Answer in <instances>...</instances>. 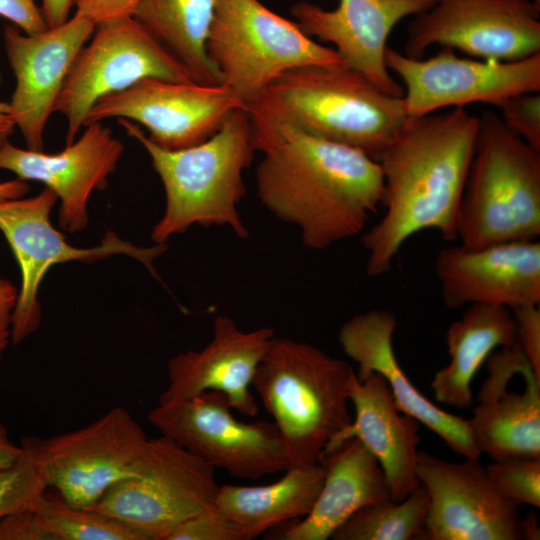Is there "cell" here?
I'll list each match as a JSON object with an SVG mask.
<instances>
[{"label":"cell","instance_id":"6da1fadb","mask_svg":"<svg viewBox=\"0 0 540 540\" xmlns=\"http://www.w3.org/2000/svg\"><path fill=\"white\" fill-rule=\"evenodd\" d=\"M252 143L263 154L256 170L261 203L294 225L310 249L358 235L381 205L380 164L357 149L289 126L252 130Z\"/></svg>","mask_w":540,"mask_h":540},{"label":"cell","instance_id":"7a4b0ae2","mask_svg":"<svg viewBox=\"0 0 540 540\" xmlns=\"http://www.w3.org/2000/svg\"><path fill=\"white\" fill-rule=\"evenodd\" d=\"M478 117L464 107L408 118L378 163L385 214L363 236L366 273L388 272L403 244L423 230L457 238L459 205L472 161Z\"/></svg>","mask_w":540,"mask_h":540},{"label":"cell","instance_id":"3957f363","mask_svg":"<svg viewBox=\"0 0 540 540\" xmlns=\"http://www.w3.org/2000/svg\"><path fill=\"white\" fill-rule=\"evenodd\" d=\"M252 130L289 126L378 161L408 117L389 95L346 66H301L281 74L244 108Z\"/></svg>","mask_w":540,"mask_h":540},{"label":"cell","instance_id":"277c9868","mask_svg":"<svg viewBox=\"0 0 540 540\" xmlns=\"http://www.w3.org/2000/svg\"><path fill=\"white\" fill-rule=\"evenodd\" d=\"M118 122L150 155L164 187L166 205L152 229L153 242L166 244L193 225L227 226L238 237H248L238 205L246 193L243 171L256 151L244 109L235 110L208 140L177 150L156 145L130 120Z\"/></svg>","mask_w":540,"mask_h":540},{"label":"cell","instance_id":"5b68a950","mask_svg":"<svg viewBox=\"0 0 540 540\" xmlns=\"http://www.w3.org/2000/svg\"><path fill=\"white\" fill-rule=\"evenodd\" d=\"M354 374L347 362L309 343L274 337L252 385L280 432L290 467L320 463L328 442L351 423Z\"/></svg>","mask_w":540,"mask_h":540},{"label":"cell","instance_id":"8992f818","mask_svg":"<svg viewBox=\"0 0 540 540\" xmlns=\"http://www.w3.org/2000/svg\"><path fill=\"white\" fill-rule=\"evenodd\" d=\"M456 235L471 248L540 235V149L512 132L492 110L478 117Z\"/></svg>","mask_w":540,"mask_h":540},{"label":"cell","instance_id":"52a82bcc","mask_svg":"<svg viewBox=\"0 0 540 540\" xmlns=\"http://www.w3.org/2000/svg\"><path fill=\"white\" fill-rule=\"evenodd\" d=\"M206 51L222 84L245 106L286 71L345 66L335 49L314 41L297 22L259 0H217Z\"/></svg>","mask_w":540,"mask_h":540},{"label":"cell","instance_id":"ba28073f","mask_svg":"<svg viewBox=\"0 0 540 540\" xmlns=\"http://www.w3.org/2000/svg\"><path fill=\"white\" fill-rule=\"evenodd\" d=\"M215 468L174 440L149 439L140 473L86 508L119 521L141 540H168L185 520L215 501Z\"/></svg>","mask_w":540,"mask_h":540},{"label":"cell","instance_id":"9c48e42d","mask_svg":"<svg viewBox=\"0 0 540 540\" xmlns=\"http://www.w3.org/2000/svg\"><path fill=\"white\" fill-rule=\"evenodd\" d=\"M145 78L195 82L187 67L132 16L97 25L53 108L66 118V145L76 140L97 101Z\"/></svg>","mask_w":540,"mask_h":540},{"label":"cell","instance_id":"30bf717a","mask_svg":"<svg viewBox=\"0 0 540 540\" xmlns=\"http://www.w3.org/2000/svg\"><path fill=\"white\" fill-rule=\"evenodd\" d=\"M58 198L49 188L32 197L0 201V231L5 236L21 273V286L12 315L11 342L20 344L41 322L38 301L40 284L50 267L73 260L94 262L124 254L138 260L157 277L154 260L166 251V244L139 247L107 231L100 244L79 248L69 244L50 222Z\"/></svg>","mask_w":540,"mask_h":540},{"label":"cell","instance_id":"8fae6325","mask_svg":"<svg viewBox=\"0 0 540 540\" xmlns=\"http://www.w3.org/2000/svg\"><path fill=\"white\" fill-rule=\"evenodd\" d=\"M149 439L124 407L53 437L34 438L35 455L48 488L68 504L88 508L114 484L137 476Z\"/></svg>","mask_w":540,"mask_h":540},{"label":"cell","instance_id":"7c38bea8","mask_svg":"<svg viewBox=\"0 0 540 540\" xmlns=\"http://www.w3.org/2000/svg\"><path fill=\"white\" fill-rule=\"evenodd\" d=\"M231 410L223 393L205 391L186 400L158 403L147 420L161 435L234 478L257 480L285 472L289 458L275 423L242 422Z\"/></svg>","mask_w":540,"mask_h":540},{"label":"cell","instance_id":"4fadbf2b","mask_svg":"<svg viewBox=\"0 0 540 540\" xmlns=\"http://www.w3.org/2000/svg\"><path fill=\"white\" fill-rule=\"evenodd\" d=\"M384 59L404 84L408 118L471 103L498 106L512 96L540 91V53L515 61L475 60L442 47L429 58L415 59L388 46Z\"/></svg>","mask_w":540,"mask_h":540},{"label":"cell","instance_id":"5bb4252c","mask_svg":"<svg viewBox=\"0 0 540 540\" xmlns=\"http://www.w3.org/2000/svg\"><path fill=\"white\" fill-rule=\"evenodd\" d=\"M433 45L497 61L540 53V4L533 0H437L409 23L404 54L423 58Z\"/></svg>","mask_w":540,"mask_h":540},{"label":"cell","instance_id":"9a60e30c","mask_svg":"<svg viewBox=\"0 0 540 540\" xmlns=\"http://www.w3.org/2000/svg\"><path fill=\"white\" fill-rule=\"evenodd\" d=\"M244 108V102L222 83L145 78L97 101L84 126L127 119L144 126L156 145L177 150L208 140L235 110Z\"/></svg>","mask_w":540,"mask_h":540},{"label":"cell","instance_id":"2e32d148","mask_svg":"<svg viewBox=\"0 0 540 540\" xmlns=\"http://www.w3.org/2000/svg\"><path fill=\"white\" fill-rule=\"evenodd\" d=\"M416 473L429 497L420 540H522L518 507L504 499L479 459L449 462L419 452Z\"/></svg>","mask_w":540,"mask_h":540},{"label":"cell","instance_id":"e0dca14e","mask_svg":"<svg viewBox=\"0 0 540 540\" xmlns=\"http://www.w3.org/2000/svg\"><path fill=\"white\" fill-rule=\"evenodd\" d=\"M95 28V23L77 14L33 35L5 26V50L16 77L9 106L28 149L43 150L47 120L74 60Z\"/></svg>","mask_w":540,"mask_h":540},{"label":"cell","instance_id":"ac0fdd59","mask_svg":"<svg viewBox=\"0 0 540 540\" xmlns=\"http://www.w3.org/2000/svg\"><path fill=\"white\" fill-rule=\"evenodd\" d=\"M485 362L488 376L468 420L476 447L493 460L540 458V379L517 343Z\"/></svg>","mask_w":540,"mask_h":540},{"label":"cell","instance_id":"d6986e66","mask_svg":"<svg viewBox=\"0 0 540 540\" xmlns=\"http://www.w3.org/2000/svg\"><path fill=\"white\" fill-rule=\"evenodd\" d=\"M435 274L446 307L491 304L514 309L540 302V242L517 240L441 249Z\"/></svg>","mask_w":540,"mask_h":540},{"label":"cell","instance_id":"ffe728a7","mask_svg":"<svg viewBox=\"0 0 540 540\" xmlns=\"http://www.w3.org/2000/svg\"><path fill=\"white\" fill-rule=\"evenodd\" d=\"M85 127L81 137L59 153L22 149L9 141L0 148V169L24 181L41 182L56 194L60 200L58 224L68 233L85 229L91 193L107 187L124 152L122 142L101 122Z\"/></svg>","mask_w":540,"mask_h":540},{"label":"cell","instance_id":"44dd1931","mask_svg":"<svg viewBox=\"0 0 540 540\" xmlns=\"http://www.w3.org/2000/svg\"><path fill=\"white\" fill-rule=\"evenodd\" d=\"M274 337L269 327L243 331L230 317L217 316L212 339L204 348L178 353L168 361V385L158 403L218 391L226 396L232 409L255 417L259 406L250 385Z\"/></svg>","mask_w":540,"mask_h":540},{"label":"cell","instance_id":"7402d4cb","mask_svg":"<svg viewBox=\"0 0 540 540\" xmlns=\"http://www.w3.org/2000/svg\"><path fill=\"white\" fill-rule=\"evenodd\" d=\"M437 0H339L337 8L301 1L292 14L312 38L332 43L346 67L368 78L389 95L402 97L403 87L385 65L387 39L395 25L431 8Z\"/></svg>","mask_w":540,"mask_h":540},{"label":"cell","instance_id":"603a6c76","mask_svg":"<svg viewBox=\"0 0 540 540\" xmlns=\"http://www.w3.org/2000/svg\"><path fill=\"white\" fill-rule=\"evenodd\" d=\"M397 327L395 315L385 309H372L349 318L339 329L343 352L357 365L358 380L370 373L387 382L397 408L417 419L439 436L455 453L479 459L480 451L471 435L468 420L451 414L426 398L409 380L393 347Z\"/></svg>","mask_w":540,"mask_h":540},{"label":"cell","instance_id":"cb8c5ba5","mask_svg":"<svg viewBox=\"0 0 540 540\" xmlns=\"http://www.w3.org/2000/svg\"><path fill=\"white\" fill-rule=\"evenodd\" d=\"M348 398L355 416L328 442L322 458L350 439H359L377 458L391 500H403L420 485L416 473L420 422L397 408L386 380L378 373H370L362 380L354 374Z\"/></svg>","mask_w":540,"mask_h":540},{"label":"cell","instance_id":"d4e9b609","mask_svg":"<svg viewBox=\"0 0 540 540\" xmlns=\"http://www.w3.org/2000/svg\"><path fill=\"white\" fill-rule=\"evenodd\" d=\"M324 482L311 511L283 524L276 539L327 540L359 509L390 498L384 472L371 451L352 438L321 460Z\"/></svg>","mask_w":540,"mask_h":540},{"label":"cell","instance_id":"484cf974","mask_svg":"<svg viewBox=\"0 0 540 540\" xmlns=\"http://www.w3.org/2000/svg\"><path fill=\"white\" fill-rule=\"evenodd\" d=\"M449 363L431 381L437 401L458 409L472 406L471 383L478 369L497 348L516 343L511 309L491 304H470L446 332Z\"/></svg>","mask_w":540,"mask_h":540},{"label":"cell","instance_id":"4316f807","mask_svg":"<svg viewBox=\"0 0 540 540\" xmlns=\"http://www.w3.org/2000/svg\"><path fill=\"white\" fill-rule=\"evenodd\" d=\"M278 481L261 486L220 485L215 505L245 540L306 516L321 490L325 468L318 464L289 467Z\"/></svg>","mask_w":540,"mask_h":540},{"label":"cell","instance_id":"83f0119b","mask_svg":"<svg viewBox=\"0 0 540 540\" xmlns=\"http://www.w3.org/2000/svg\"><path fill=\"white\" fill-rule=\"evenodd\" d=\"M217 0H138L132 17L190 71L195 82L221 84L206 43Z\"/></svg>","mask_w":540,"mask_h":540},{"label":"cell","instance_id":"f1b7e54d","mask_svg":"<svg viewBox=\"0 0 540 540\" xmlns=\"http://www.w3.org/2000/svg\"><path fill=\"white\" fill-rule=\"evenodd\" d=\"M28 513L37 540H141L119 521L74 507L51 488L28 508Z\"/></svg>","mask_w":540,"mask_h":540},{"label":"cell","instance_id":"f546056e","mask_svg":"<svg viewBox=\"0 0 540 540\" xmlns=\"http://www.w3.org/2000/svg\"><path fill=\"white\" fill-rule=\"evenodd\" d=\"M429 508L422 485L401 501L391 499L367 505L348 518L333 540H420Z\"/></svg>","mask_w":540,"mask_h":540},{"label":"cell","instance_id":"4dcf8cb0","mask_svg":"<svg viewBox=\"0 0 540 540\" xmlns=\"http://www.w3.org/2000/svg\"><path fill=\"white\" fill-rule=\"evenodd\" d=\"M20 445L19 458L0 468V518L30 507L48 488L36 459L34 438H24Z\"/></svg>","mask_w":540,"mask_h":540},{"label":"cell","instance_id":"1f68e13d","mask_svg":"<svg viewBox=\"0 0 540 540\" xmlns=\"http://www.w3.org/2000/svg\"><path fill=\"white\" fill-rule=\"evenodd\" d=\"M485 471L494 488L511 504L540 507V458L494 460Z\"/></svg>","mask_w":540,"mask_h":540},{"label":"cell","instance_id":"d6a6232c","mask_svg":"<svg viewBox=\"0 0 540 540\" xmlns=\"http://www.w3.org/2000/svg\"><path fill=\"white\" fill-rule=\"evenodd\" d=\"M168 540H245L240 529L213 502L182 522Z\"/></svg>","mask_w":540,"mask_h":540},{"label":"cell","instance_id":"836d02e7","mask_svg":"<svg viewBox=\"0 0 540 540\" xmlns=\"http://www.w3.org/2000/svg\"><path fill=\"white\" fill-rule=\"evenodd\" d=\"M504 124L536 149H540V94L512 96L497 106Z\"/></svg>","mask_w":540,"mask_h":540},{"label":"cell","instance_id":"e575fe53","mask_svg":"<svg viewBox=\"0 0 540 540\" xmlns=\"http://www.w3.org/2000/svg\"><path fill=\"white\" fill-rule=\"evenodd\" d=\"M516 323V343L535 375L540 378V309L526 305L511 310Z\"/></svg>","mask_w":540,"mask_h":540},{"label":"cell","instance_id":"d590c367","mask_svg":"<svg viewBox=\"0 0 540 540\" xmlns=\"http://www.w3.org/2000/svg\"><path fill=\"white\" fill-rule=\"evenodd\" d=\"M0 16L28 35L41 33L48 28L35 0H0Z\"/></svg>","mask_w":540,"mask_h":540},{"label":"cell","instance_id":"8d00e7d4","mask_svg":"<svg viewBox=\"0 0 540 540\" xmlns=\"http://www.w3.org/2000/svg\"><path fill=\"white\" fill-rule=\"evenodd\" d=\"M138 0H76L75 14L84 16L95 25L130 17Z\"/></svg>","mask_w":540,"mask_h":540},{"label":"cell","instance_id":"74e56055","mask_svg":"<svg viewBox=\"0 0 540 540\" xmlns=\"http://www.w3.org/2000/svg\"><path fill=\"white\" fill-rule=\"evenodd\" d=\"M18 297L16 286L0 277V360L11 342L12 315Z\"/></svg>","mask_w":540,"mask_h":540},{"label":"cell","instance_id":"f35d334b","mask_svg":"<svg viewBox=\"0 0 540 540\" xmlns=\"http://www.w3.org/2000/svg\"><path fill=\"white\" fill-rule=\"evenodd\" d=\"M76 0H42L41 11L48 28L57 27L69 18V13Z\"/></svg>","mask_w":540,"mask_h":540},{"label":"cell","instance_id":"ab89813d","mask_svg":"<svg viewBox=\"0 0 540 540\" xmlns=\"http://www.w3.org/2000/svg\"><path fill=\"white\" fill-rule=\"evenodd\" d=\"M21 453V445H17L12 441L7 428L0 422V468L12 465Z\"/></svg>","mask_w":540,"mask_h":540},{"label":"cell","instance_id":"60d3db41","mask_svg":"<svg viewBox=\"0 0 540 540\" xmlns=\"http://www.w3.org/2000/svg\"><path fill=\"white\" fill-rule=\"evenodd\" d=\"M29 189L27 181L19 178L0 182V201L24 197Z\"/></svg>","mask_w":540,"mask_h":540},{"label":"cell","instance_id":"b9f144b4","mask_svg":"<svg viewBox=\"0 0 540 540\" xmlns=\"http://www.w3.org/2000/svg\"><path fill=\"white\" fill-rule=\"evenodd\" d=\"M15 126L9 103L0 101V148L8 141Z\"/></svg>","mask_w":540,"mask_h":540},{"label":"cell","instance_id":"7bdbcfd3","mask_svg":"<svg viewBox=\"0 0 540 540\" xmlns=\"http://www.w3.org/2000/svg\"><path fill=\"white\" fill-rule=\"evenodd\" d=\"M523 539L539 540L540 530L537 525V518L534 512L527 514L521 522Z\"/></svg>","mask_w":540,"mask_h":540},{"label":"cell","instance_id":"ee69618b","mask_svg":"<svg viewBox=\"0 0 540 540\" xmlns=\"http://www.w3.org/2000/svg\"><path fill=\"white\" fill-rule=\"evenodd\" d=\"M533 1L540 4V0H533Z\"/></svg>","mask_w":540,"mask_h":540}]
</instances>
